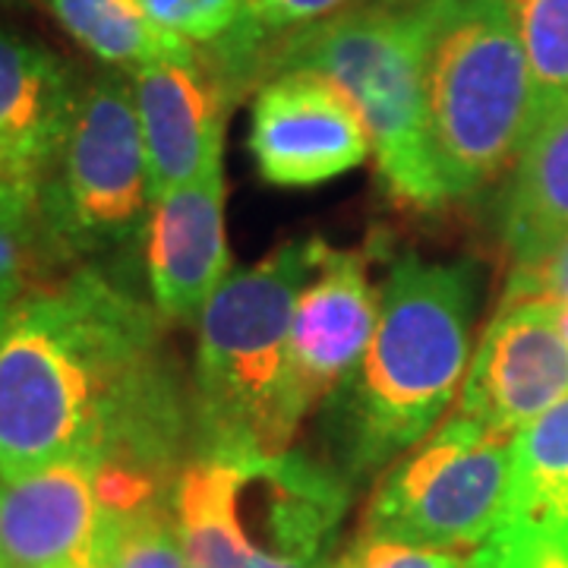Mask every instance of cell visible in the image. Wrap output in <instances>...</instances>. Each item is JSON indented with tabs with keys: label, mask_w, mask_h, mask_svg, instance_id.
<instances>
[{
	"label": "cell",
	"mask_w": 568,
	"mask_h": 568,
	"mask_svg": "<svg viewBox=\"0 0 568 568\" xmlns=\"http://www.w3.org/2000/svg\"><path fill=\"white\" fill-rule=\"evenodd\" d=\"M379 323L354 376L332 395V426L351 474H369L433 433L455 402L470 351L477 275L470 263L398 256L379 291Z\"/></svg>",
	"instance_id": "2"
},
{
	"label": "cell",
	"mask_w": 568,
	"mask_h": 568,
	"mask_svg": "<svg viewBox=\"0 0 568 568\" xmlns=\"http://www.w3.org/2000/svg\"><path fill=\"white\" fill-rule=\"evenodd\" d=\"M133 99L149 162L152 200L174 193L222 164L231 92L200 58L133 70Z\"/></svg>",
	"instance_id": "12"
},
{
	"label": "cell",
	"mask_w": 568,
	"mask_h": 568,
	"mask_svg": "<svg viewBox=\"0 0 568 568\" xmlns=\"http://www.w3.org/2000/svg\"><path fill=\"white\" fill-rule=\"evenodd\" d=\"M92 556L99 568H190L171 499L102 511Z\"/></svg>",
	"instance_id": "20"
},
{
	"label": "cell",
	"mask_w": 568,
	"mask_h": 568,
	"mask_svg": "<svg viewBox=\"0 0 568 568\" xmlns=\"http://www.w3.org/2000/svg\"><path fill=\"white\" fill-rule=\"evenodd\" d=\"M10 196H22V193H13V190H7V186H0V203H7ZM32 200H39V196H32Z\"/></svg>",
	"instance_id": "30"
},
{
	"label": "cell",
	"mask_w": 568,
	"mask_h": 568,
	"mask_svg": "<svg viewBox=\"0 0 568 568\" xmlns=\"http://www.w3.org/2000/svg\"><path fill=\"white\" fill-rule=\"evenodd\" d=\"M10 313H13V306L0 304V338H3V332H7V323H10Z\"/></svg>",
	"instance_id": "28"
},
{
	"label": "cell",
	"mask_w": 568,
	"mask_h": 568,
	"mask_svg": "<svg viewBox=\"0 0 568 568\" xmlns=\"http://www.w3.org/2000/svg\"><path fill=\"white\" fill-rule=\"evenodd\" d=\"M0 568H7V566H3V559H0Z\"/></svg>",
	"instance_id": "32"
},
{
	"label": "cell",
	"mask_w": 568,
	"mask_h": 568,
	"mask_svg": "<svg viewBox=\"0 0 568 568\" xmlns=\"http://www.w3.org/2000/svg\"><path fill=\"white\" fill-rule=\"evenodd\" d=\"M379 323V301L361 250L323 246L291 320V361L306 410L354 376Z\"/></svg>",
	"instance_id": "11"
},
{
	"label": "cell",
	"mask_w": 568,
	"mask_h": 568,
	"mask_svg": "<svg viewBox=\"0 0 568 568\" xmlns=\"http://www.w3.org/2000/svg\"><path fill=\"white\" fill-rule=\"evenodd\" d=\"M102 458L77 455L0 480V559L7 568H67L92 552L102 525Z\"/></svg>",
	"instance_id": "14"
},
{
	"label": "cell",
	"mask_w": 568,
	"mask_h": 568,
	"mask_svg": "<svg viewBox=\"0 0 568 568\" xmlns=\"http://www.w3.org/2000/svg\"><path fill=\"white\" fill-rule=\"evenodd\" d=\"M496 534L568 556V398L515 433L506 515Z\"/></svg>",
	"instance_id": "17"
},
{
	"label": "cell",
	"mask_w": 568,
	"mask_h": 568,
	"mask_svg": "<svg viewBox=\"0 0 568 568\" xmlns=\"http://www.w3.org/2000/svg\"><path fill=\"white\" fill-rule=\"evenodd\" d=\"M534 568H568V556L566 552H556V549L537 547V562H534Z\"/></svg>",
	"instance_id": "27"
},
{
	"label": "cell",
	"mask_w": 568,
	"mask_h": 568,
	"mask_svg": "<svg viewBox=\"0 0 568 568\" xmlns=\"http://www.w3.org/2000/svg\"><path fill=\"white\" fill-rule=\"evenodd\" d=\"M272 77H323L364 123L376 168L395 200L414 209L448 203L426 133L424 61L414 0L347 7L265 51Z\"/></svg>",
	"instance_id": "6"
},
{
	"label": "cell",
	"mask_w": 568,
	"mask_h": 568,
	"mask_svg": "<svg viewBox=\"0 0 568 568\" xmlns=\"http://www.w3.org/2000/svg\"><path fill=\"white\" fill-rule=\"evenodd\" d=\"M152 203L133 82L102 77L80 95L61 159L39 193L41 219L63 253L126 244Z\"/></svg>",
	"instance_id": "8"
},
{
	"label": "cell",
	"mask_w": 568,
	"mask_h": 568,
	"mask_svg": "<svg viewBox=\"0 0 568 568\" xmlns=\"http://www.w3.org/2000/svg\"><path fill=\"white\" fill-rule=\"evenodd\" d=\"M426 133L446 200L515 168L534 123V82L511 0H414Z\"/></svg>",
	"instance_id": "4"
},
{
	"label": "cell",
	"mask_w": 568,
	"mask_h": 568,
	"mask_svg": "<svg viewBox=\"0 0 568 568\" xmlns=\"http://www.w3.org/2000/svg\"><path fill=\"white\" fill-rule=\"evenodd\" d=\"M190 436L196 446L152 306L102 272L13 306L0 338V480L95 455L174 484Z\"/></svg>",
	"instance_id": "1"
},
{
	"label": "cell",
	"mask_w": 568,
	"mask_h": 568,
	"mask_svg": "<svg viewBox=\"0 0 568 568\" xmlns=\"http://www.w3.org/2000/svg\"><path fill=\"white\" fill-rule=\"evenodd\" d=\"M67 568H99V562H95V556L89 552V556H82V559H77L73 566H67Z\"/></svg>",
	"instance_id": "29"
},
{
	"label": "cell",
	"mask_w": 568,
	"mask_h": 568,
	"mask_svg": "<svg viewBox=\"0 0 568 568\" xmlns=\"http://www.w3.org/2000/svg\"><path fill=\"white\" fill-rule=\"evenodd\" d=\"M515 436L452 414L383 477L364 511L366 537L414 547H484L503 525Z\"/></svg>",
	"instance_id": "7"
},
{
	"label": "cell",
	"mask_w": 568,
	"mask_h": 568,
	"mask_svg": "<svg viewBox=\"0 0 568 568\" xmlns=\"http://www.w3.org/2000/svg\"><path fill=\"white\" fill-rule=\"evenodd\" d=\"M534 82V114L568 99V0H511Z\"/></svg>",
	"instance_id": "22"
},
{
	"label": "cell",
	"mask_w": 568,
	"mask_h": 568,
	"mask_svg": "<svg viewBox=\"0 0 568 568\" xmlns=\"http://www.w3.org/2000/svg\"><path fill=\"white\" fill-rule=\"evenodd\" d=\"M338 562L345 568H470V552L414 547L402 540L361 534L345 556H338Z\"/></svg>",
	"instance_id": "24"
},
{
	"label": "cell",
	"mask_w": 568,
	"mask_h": 568,
	"mask_svg": "<svg viewBox=\"0 0 568 568\" xmlns=\"http://www.w3.org/2000/svg\"><path fill=\"white\" fill-rule=\"evenodd\" d=\"M537 547L493 534L484 547L470 549V568H534Z\"/></svg>",
	"instance_id": "26"
},
{
	"label": "cell",
	"mask_w": 568,
	"mask_h": 568,
	"mask_svg": "<svg viewBox=\"0 0 568 568\" xmlns=\"http://www.w3.org/2000/svg\"><path fill=\"white\" fill-rule=\"evenodd\" d=\"M325 241L275 246L231 272L205 304L196 345V455H282L306 405L291 361L294 306L316 272Z\"/></svg>",
	"instance_id": "3"
},
{
	"label": "cell",
	"mask_w": 568,
	"mask_h": 568,
	"mask_svg": "<svg viewBox=\"0 0 568 568\" xmlns=\"http://www.w3.org/2000/svg\"><path fill=\"white\" fill-rule=\"evenodd\" d=\"M171 506L190 568H320L345 518L347 484L291 448L193 455Z\"/></svg>",
	"instance_id": "5"
},
{
	"label": "cell",
	"mask_w": 568,
	"mask_h": 568,
	"mask_svg": "<svg viewBox=\"0 0 568 568\" xmlns=\"http://www.w3.org/2000/svg\"><path fill=\"white\" fill-rule=\"evenodd\" d=\"M320 568H345V566H342V562H338V559H335V562H332V559H328V562H323V566H320Z\"/></svg>",
	"instance_id": "31"
},
{
	"label": "cell",
	"mask_w": 568,
	"mask_h": 568,
	"mask_svg": "<svg viewBox=\"0 0 568 568\" xmlns=\"http://www.w3.org/2000/svg\"><path fill=\"white\" fill-rule=\"evenodd\" d=\"M63 250L41 219L39 200L10 196L0 203V304L17 306L39 287L48 263Z\"/></svg>",
	"instance_id": "21"
},
{
	"label": "cell",
	"mask_w": 568,
	"mask_h": 568,
	"mask_svg": "<svg viewBox=\"0 0 568 568\" xmlns=\"http://www.w3.org/2000/svg\"><path fill=\"white\" fill-rule=\"evenodd\" d=\"M250 152L263 181L320 186L364 164L373 149L354 108L323 77L287 70L256 92Z\"/></svg>",
	"instance_id": "10"
},
{
	"label": "cell",
	"mask_w": 568,
	"mask_h": 568,
	"mask_svg": "<svg viewBox=\"0 0 568 568\" xmlns=\"http://www.w3.org/2000/svg\"><path fill=\"white\" fill-rule=\"evenodd\" d=\"M89 54L114 67L196 61V44L162 29L136 0H41Z\"/></svg>",
	"instance_id": "18"
},
{
	"label": "cell",
	"mask_w": 568,
	"mask_h": 568,
	"mask_svg": "<svg viewBox=\"0 0 568 568\" xmlns=\"http://www.w3.org/2000/svg\"><path fill=\"white\" fill-rule=\"evenodd\" d=\"M80 95L61 58L0 29V186L39 196L67 145Z\"/></svg>",
	"instance_id": "13"
},
{
	"label": "cell",
	"mask_w": 568,
	"mask_h": 568,
	"mask_svg": "<svg viewBox=\"0 0 568 568\" xmlns=\"http://www.w3.org/2000/svg\"><path fill=\"white\" fill-rule=\"evenodd\" d=\"M145 268L155 310L190 320L227 278L222 164L174 193L152 200L145 224Z\"/></svg>",
	"instance_id": "15"
},
{
	"label": "cell",
	"mask_w": 568,
	"mask_h": 568,
	"mask_svg": "<svg viewBox=\"0 0 568 568\" xmlns=\"http://www.w3.org/2000/svg\"><path fill=\"white\" fill-rule=\"evenodd\" d=\"M354 3L357 0H246L244 22L222 44L212 48V70L231 92V82L237 77H253L260 70L272 39H287Z\"/></svg>",
	"instance_id": "19"
},
{
	"label": "cell",
	"mask_w": 568,
	"mask_h": 568,
	"mask_svg": "<svg viewBox=\"0 0 568 568\" xmlns=\"http://www.w3.org/2000/svg\"><path fill=\"white\" fill-rule=\"evenodd\" d=\"M499 227L515 268L547 260L568 241V99L534 114Z\"/></svg>",
	"instance_id": "16"
},
{
	"label": "cell",
	"mask_w": 568,
	"mask_h": 568,
	"mask_svg": "<svg viewBox=\"0 0 568 568\" xmlns=\"http://www.w3.org/2000/svg\"><path fill=\"white\" fill-rule=\"evenodd\" d=\"M506 297H540L568 301V241L540 263L511 268Z\"/></svg>",
	"instance_id": "25"
},
{
	"label": "cell",
	"mask_w": 568,
	"mask_h": 568,
	"mask_svg": "<svg viewBox=\"0 0 568 568\" xmlns=\"http://www.w3.org/2000/svg\"><path fill=\"white\" fill-rule=\"evenodd\" d=\"M162 29L190 44H222L244 22L246 0H136Z\"/></svg>",
	"instance_id": "23"
},
{
	"label": "cell",
	"mask_w": 568,
	"mask_h": 568,
	"mask_svg": "<svg viewBox=\"0 0 568 568\" xmlns=\"http://www.w3.org/2000/svg\"><path fill=\"white\" fill-rule=\"evenodd\" d=\"M568 398V342L552 304L506 297L467 369L455 414L515 436Z\"/></svg>",
	"instance_id": "9"
}]
</instances>
